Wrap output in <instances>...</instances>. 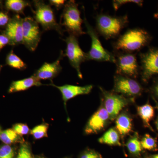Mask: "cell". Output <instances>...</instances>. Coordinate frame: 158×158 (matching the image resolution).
Returning <instances> with one entry per match:
<instances>
[{
  "label": "cell",
  "mask_w": 158,
  "mask_h": 158,
  "mask_svg": "<svg viewBox=\"0 0 158 158\" xmlns=\"http://www.w3.org/2000/svg\"><path fill=\"white\" fill-rule=\"evenodd\" d=\"M52 85L58 88L60 90L65 105H66V102L71 99L78 95L88 94L90 93L93 87L92 85L79 86L66 85L58 86L52 84Z\"/></svg>",
  "instance_id": "cell-15"
},
{
  "label": "cell",
  "mask_w": 158,
  "mask_h": 158,
  "mask_svg": "<svg viewBox=\"0 0 158 158\" xmlns=\"http://www.w3.org/2000/svg\"><path fill=\"white\" fill-rule=\"evenodd\" d=\"M17 158H32L31 150L27 144L25 143L21 146Z\"/></svg>",
  "instance_id": "cell-28"
},
{
  "label": "cell",
  "mask_w": 158,
  "mask_h": 158,
  "mask_svg": "<svg viewBox=\"0 0 158 158\" xmlns=\"http://www.w3.org/2000/svg\"><path fill=\"white\" fill-rule=\"evenodd\" d=\"M23 44L29 50L34 52L37 48L41 38L38 24L31 17L23 19Z\"/></svg>",
  "instance_id": "cell-10"
},
{
  "label": "cell",
  "mask_w": 158,
  "mask_h": 158,
  "mask_svg": "<svg viewBox=\"0 0 158 158\" xmlns=\"http://www.w3.org/2000/svg\"><path fill=\"white\" fill-rule=\"evenodd\" d=\"M6 63L12 68L16 69H24L27 67V65L19 57L11 51L6 58Z\"/></svg>",
  "instance_id": "cell-21"
},
{
  "label": "cell",
  "mask_w": 158,
  "mask_h": 158,
  "mask_svg": "<svg viewBox=\"0 0 158 158\" xmlns=\"http://www.w3.org/2000/svg\"><path fill=\"white\" fill-rule=\"evenodd\" d=\"M141 146L144 149L156 151L158 149L157 141L148 134H146L141 141Z\"/></svg>",
  "instance_id": "cell-24"
},
{
  "label": "cell",
  "mask_w": 158,
  "mask_h": 158,
  "mask_svg": "<svg viewBox=\"0 0 158 158\" xmlns=\"http://www.w3.org/2000/svg\"><path fill=\"white\" fill-rule=\"evenodd\" d=\"M143 91L141 85L129 77L116 75L114 77L113 92L131 98L140 96Z\"/></svg>",
  "instance_id": "cell-11"
},
{
  "label": "cell",
  "mask_w": 158,
  "mask_h": 158,
  "mask_svg": "<svg viewBox=\"0 0 158 158\" xmlns=\"http://www.w3.org/2000/svg\"><path fill=\"white\" fill-rule=\"evenodd\" d=\"M96 31L105 39H114L119 36L123 29L129 23L127 15L113 16L106 13H100L97 15Z\"/></svg>",
  "instance_id": "cell-2"
},
{
  "label": "cell",
  "mask_w": 158,
  "mask_h": 158,
  "mask_svg": "<svg viewBox=\"0 0 158 158\" xmlns=\"http://www.w3.org/2000/svg\"><path fill=\"white\" fill-rule=\"evenodd\" d=\"M66 1L64 0H50L49 2L52 6H55L57 9L62 8V6H65Z\"/></svg>",
  "instance_id": "cell-31"
},
{
  "label": "cell",
  "mask_w": 158,
  "mask_h": 158,
  "mask_svg": "<svg viewBox=\"0 0 158 158\" xmlns=\"http://www.w3.org/2000/svg\"><path fill=\"white\" fill-rule=\"evenodd\" d=\"M127 147L131 154L135 155L140 154L143 149L141 146V141L139 140L137 135L130 138L128 141L127 143Z\"/></svg>",
  "instance_id": "cell-22"
},
{
  "label": "cell",
  "mask_w": 158,
  "mask_h": 158,
  "mask_svg": "<svg viewBox=\"0 0 158 158\" xmlns=\"http://www.w3.org/2000/svg\"><path fill=\"white\" fill-rule=\"evenodd\" d=\"M98 141L101 144L110 145H121L118 132L113 128L110 129L99 138Z\"/></svg>",
  "instance_id": "cell-19"
},
{
  "label": "cell",
  "mask_w": 158,
  "mask_h": 158,
  "mask_svg": "<svg viewBox=\"0 0 158 158\" xmlns=\"http://www.w3.org/2000/svg\"><path fill=\"white\" fill-rule=\"evenodd\" d=\"M98 154L94 152H89L84 154L81 158H100Z\"/></svg>",
  "instance_id": "cell-34"
},
{
  "label": "cell",
  "mask_w": 158,
  "mask_h": 158,
  "mask_svg": "<svg viewBox=\"0 0 158 158\" xmlns=\"http://www.w3.org/2000/svg\"><path fill=\"white\" fill-rule=\"evenodd\" d=\"M137 111L138 115L143 121L144 127L148 128L151 131H154L150 124V122L153 118L155 115L154 109L152 106L149 104L147 103L143 106H138Z\"/></svg>",
  "instance_id": "cell-18"
},
{
  "label": "cell",
  "mask_w": 158,
  "mask_h": 158,
  "mask_svg": "<svg viewBox=\"0 0 158 158\" xmlns=\"http://www.w3.org/2000/svg\"><path fill=\"white\" fill-rule=\"evenodd\" d=\"M66 48L64 56L68 58L71 65L77 71L78 76L82 78L81 65L87 61V53L80 47L77 37L69 35L65 40Z\"/></svg>",
  "instance_id": "cell-7"
},
{
  "label": "cell",
  "mask_w": 158,
  "mask_h": 158,
  "mask_svg": "<svg viewBox=\"0 0 158 158\" xmlns=\"http://www.w3.org/2000/svg\"><path fill=\"white\" fill-rule=\"evenodd\" d=\"M154 17L156 18H158V10L157 12L156 13L154 14Z\"/></svg>",
  "instance_id": "cell-37"
},
{
  "label": "cell",
  "mask_w": 158,
  "mask_h": 158,
  "mask_svg": "<svg viewBox=\"0 0 158 158\" xmlns=\"http://www.w3.org/2000/svg\"><path fill=\"white\" fill-rule=\"evenodd\" d=\"M100 90L102 94L104 107L111 120L117 118L122 109L133 101V98H127L123 95L106 91L102 88Z\"/></svg>",
  "instance_id": "cell-8"
},
{
  "label": "cell",
  "mask_w": 158,
  "mask_h": 158,
  "mask_svg": "<svg viewBox=\"0 0 158 158\" xmlns=\"http://www.w3.org/2000/svg\"><path fill=\"white\" fill-rule=\"evenodd\" d=\"M23 19L19 15L10 20L6 27L5 35L9 38L12 45L23 44Z\"/></svg>",
  "instance_id": "cell-12"
},
{
  "label": "cell",
  "mask_w": 158,
  "mask_h": 158,
  "mask_svg": "<svg viewBox=\"0 0 158 158\" xmlns=\"http://www.w3.org/2000/svg\"><path fill=\"white\" fill-rule=\"evenodd\" d=\"M115 57L116 74L132 78H137L140 71V67L135 54L117 53Z\"/></svg>",
  "instance_id": "cell-6"
},
{
  "label": "cell",
  "mask_w": 158,
  "mask_h": 158,
  "mask_svg": "<svg viewBox=\"0 0 158 158\" xmlns=\"http://www.w3.org/2000/svg\"><path fill=\"white\" fill-rule=\"evenodd\" d=\"M13 130L19 135H24L28 134L30 129L26 124L18 123L13 126Z\"/></svg>",
  "instance_id": "cell-29"
},
{
  "label": "cell",
  "mask_w": 158,
  "mask_h": 158,
  "mask_svg": "<svg viewBox=\"0 0 158 158\" xmlns=\"http://www.w3.org/2000/svg\"><path fill=\"white\" fill-rule=\"evenodd\" d=\"M48 128V124L39 125L31 130V134L35 139H40L44 137H47Z\"/></svg>",
  "instance_id": "cell-25"
},
{
  "label": "cell",
  "mask_w": 158,
  "mask_h": 158,
  "mask_svg": "<svg viewBox=\"0 0 158 158\" xmlns=\"http://www.w3.org/2000/svg\"><path fill=\"white\" fill-rule=\"evenodd\" d=\"M2 65H0V71H1V69H2Z\"/></svg>",
  "instance_id": "cell-39"
},
{
  "label": "cell",
  "mask_w": 158,
  "mask_h": 158,
  "mask_svg": "<svg viewBox=\"0 0 158 158\" xmlns=\"http://www.w3.org/2000/svg\"><path fill=\"white\" fill-rule=\"evenodd\" d=\"M153 158H158V154L154 156H153Z\"/></svg>",
  "instance_id": "cell-38"
},
{
  "label": "cell",
  "mask_w": 158,
  "mask_h": 158,
  "mask_svg": "<svg viewBox=\"0 0 158 158\" xmlns=\"http://www.w3.org/2000/svg\"><path fill=\"white\" fill-rule=\"evenodd\" d=\"M0 4H1V2H0Z\"/></svg>",
  "instance_id": "cell-41"
},
{
  "label": "cell",
  "mask_w": 158,
  "mask_h": 158,
  "mask_svg": "<svg viewBox=\"0 0 158 158\" xmlns=\"http://www.w3.org/2000/svg\"><path fill=\"white\" fill-rule=\"evenodd\" d=\"M40 80L37 77L33 75L30 77L13 81L10 85L9 93H12L27 90L34 86H41Z\"/></svg>",
  "instance_id": "cell-16"
},
{
  "label": "cell",
  "mask_w": 158,
  "mask_h": 158,
  "mask_svg": "<svg viewBox=\"0 0 158 158\" xmlns=\"http://www.w3.org/2000/svg\"><path fill=\"white\" fill-rule=\"evenodd\" d=\"M156 127L157 129V130L158 131V118L157 119V120H156Z\"/></svg>",
  "instance_id": "cell-36"
},
{
  "label": "cell",
  "mask_w": 158,
  "mask_h": 158,
  "mask_svg": "<svg viewBox=\"0 0 158 158\" xmlns=\"http://www.w3.org/2000/svg\"><path fill=\"white\" fill-rule=\"evenodd\" d=\"M84 22L87 29V33L89 34L91 40L90 50L87 53V60L115 63L116 62L115 54L109 52L103 47L99 39L98 34L88 22L85 16L84 17Z\"/></svg>",
  "instance_id": "cell-4"
},
{
  "label": "cell",
  "mask_w": 158,
  "mask_h": 158,
  "mask_svg": "<svg viewBox=\"0 0 158 158\" xmlns=\"http://www.w3.org/2000/svg\"><path fill=\"white\" fill-rule=\"evenodd\" d=\"M132 127V119L128 115L122 113L116 118V128L120 135L125 136L131 131Z\"/></svg>",
  "instance_id": "cell-17"
},
{
  "label": "cell",
  "mask_w": 158,
  "mask_h": 158,
  "mask_svg": "<svg viewBox=\"0 0 158 158\" xmlns=\"http://www.w3.org/2000/svg\"><path fill=\"white\" fill-rule=\"evenodd\" d=\"M9 21L8 15L2 11H0V27L7 25Z\"/></svg>",
  "instance_id": "cell-30"
},
{
  "label": "cell",
  "mask_w": 158,
  "mask_h": 158,
  "mask_svg": "<svg viewBox=\"0 0 158 158\" xmlns=\"http://www.w3.org/2000/svg\"><path fill=\"white\" fill-rule=\"evenodd\" d=\"M29 6L28 2L23 0H8L6 2V9L16 13H23L26 7Z\"/></svg>",
  "instance_id": "cell-20"
},
{
  "label": "cell",
  "mask_w": 158,
  "mask_h": 158,
  "mask_svg": "<svg viewBox=\"0 0 158 158\" xmlns=\"http://www.w3.org/2000/svg\"><path fill=\"white\" fill-rule=\"evenodd\" d=\"M154 100L155 101V102L156 104V108L158 110V102L156 101V100L155 99L153 98Z\"/></svg>",
  "instance_id": "cell-35"
},
{
  "label": "cell",
  "mask_w": 158,
  "mask_h": 158,
  "mask_svg": "<svg viewBox=\"0 0 158 158\" xmlns=\"http://www.w3.org/2000/svg\"><path fill=\"white\" fill-rule=\"evenodd\" d=\"M1 130H0V133H1Z\"/></svg>",
  "instance_id": "cell-40"
},
{
  "label": "cell",
  "mask_w": 158,
  "mask_h": 158,
  "mask_svg": "<svg viewBox=\"0 0 158 158\" xmlns=\"http://www.w3.org/2000/svg\"><path fill=\"white\" fill-rule=\"evenodd\" d=\"M19 135L13 129H9L0 133V140L7 145L12 144L18 139Z\"/></svg>",
  "instance_id": "cell-23"
},
{
  "label": "cell",
  "mask_w": 158,
  "mask_h": 158,
  "mask_svg": "<svg viewBox=\"0 0 158 158\" xmlns=\"http://www.w3.org/2000/svg\"><path fill=\"white\" fill-rule=\"evenodd\" d=\"M34 2V19L37 23L42 26L44 31L56 30L59 34H62V28L57 23L51 6L42 1H35Z\"/></svg>",
  "instance_id": "cell-5"
},
{
  "label": "cell",
  "mask_w": 158,
  "mask_h": 158,
  "mask_svg": "<svg viewBox=\"0 0 158 158\" xmlns=\"http://www.w3.org/2000/svg\"><path fill=\"white\" fill-rule=\"evenodd\" d=\"M151 91L155 97L158 99V78L154 82L153 85L151 88Z\"/></svg>",
  "instance_id": "cell-33"
},
{
  "label": "cell",
  "mask_w": 158,
  "mask_h": 158,
  "mask_svg": "<svg viewBox=\"0 0 158 158\" xmlns=\"http://www.w3.org/2000/svg\"><path fill=\"white\" fill-rule=\"evenodd\" d=\"M14 152L9 145H3L0 148V158H14Z\"/></svg>",
  "instance_id": "cell-27"
},
{
  "label": "cell",
  "mask_w": 158,
  "mask_h": 158,
  "mask_svg": "<svg viewBox=\"0 0 158 158\" xmlns=\"http://www.w3.org/2000/svg\"><path fill=\"white\" fill-rule=\"evenodd\" d=\"M139 56L141 79L147 83L153 76L158 75V48H150L146 52L139 54Z\"/></svg>",
  "instance_id": "cell-9"
},
{
  "label": "cell",
  "mask_w": 158,
  "mask_h": 158,
  "mask_svg": "<svg viewBox=\"0 0 158 158\" xmlns=\"http://www.w3.org/2000/svg\"><path fill=\"white\" fill-rule=\"evenodd\" d=\"M109 118L104 107H101L90 117L85 127V133L91 135L98 132L105 127Z\"/></svg>",
  "instance_id": "cell-13"
},
{
  "label": "cell",
  "mask_w": 158,
  "mask_h": 158,
  "mask_svg": "<svg viewBox=\"0 0 158 158\" xmlns=\"http://www.w3.org/2000/svg\"><path fill=\"white\" fill-rule=\"evenodd\" d=\"M144 1L140 0H115L113 1V9L115 11H117L121 6L127 3H134L141 7L143 6Z\"/></svg>",
  "instance_id": "cell-26"
},
{
  "label": "cell",
  "mask_w": 158,
  "mask_h": 158,
  "mask_svg": "<svg viewBox=\"0 0 158 158\" xmlns=\"http://www.w3.org/2000/svg\"><path fill=\"white\" fill-rule=\"evenodd\" d=\"M150 34L140 28L129 29L118 37L113 44L115 53H134L149 44L152 40Z\"/></svg>",
  "instance_id": "cell-1"
},
{
  "label": "cell",
  "mask_w": 158,
  "mask_h": 158,
  "mask_svg": "<svg viewBox=\"0 0 158 158\" xmlns=\"http://www.w3.org/2000/svg\"><path fill=\"white\" fill-rule=\"evenodd\" d=\"M78 6L74 1L66 2L62 13V24L64 26L69 35L78 37L86 34L83 31V20L81 16Z\"/></svg>",
  "instance_id": "cell-3"
},
{
  "label": "cell",
  "mask_w": 158,
  "mask_h": 158,
  "mask_svg": "<svg viewBox=\"0 0 158 158\" xmlns=\"http://www.w3.org/2000/svg\"><path fill=\"white\" fill-rule=\"evenodd\" d=\"M8 44H9V38L5 34H1L0 35V50Z\"/></svg>",
  "instance_id": "cell-32"
},
{
  "label": "cell",
  "mask_w": 158,
  "mask_h": 158,
  "mask_svg": "<svg viewBox=\"0 0 158 158\" xmlns=\"http://www.w3.org/2000/svg\"><path fill=\"white\" fill-rule=\"evenodd\" d=\"M64 54L61 52L60 56L52 63L45 62L34 75L39 80H51L59 74L62 69L60 61Z\"/></svg>",
  "instance_id": "cell-14"
}]
</instances>
